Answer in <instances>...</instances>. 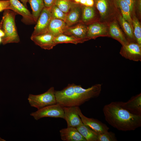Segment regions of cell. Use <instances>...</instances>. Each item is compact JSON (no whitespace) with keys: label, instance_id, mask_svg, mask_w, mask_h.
<instances>
[{"label":"cell","instance_id":"cell-1","mask_svg":"<svg viewBox=\"0 0 141 141\" xmlns=\"http://www.w3.org/2000/svg\"><path fill=\"white\" fill-rule=\"evenodd\" d=\"M103 110L106 121L119 130L133 131L141 126V115L130 113L124 107L122 102H112Z\"/></svg>","mask_w":141,"mask_h":141},{"label":"cell","instance_id":"cell-2","mask_svg":"<svg viewBox=\"0 0 141 141\" xmlns=\"http://www.w3.org/2000/svg\"><path fill=\"white\" fill-rule=\"evenodd\" d=\"M102 84H95L87 89L74 83L69 84L60 91H55L56 103L62 107H79L90 99L98 97Z\"/></svg>","mask_w":141,"mask_h":141},{"label":"cell","instance_id":"cell-3","mask_svg":"<svg viewBox=\"0 0 141 141\" xmlns=\"http://www.w3.org/2000/svg\"><path fill=\"white\" fill-rule=\"evenodd\" d=\"M17 14L14 11L6 9L4 11L0 22V28L5 33L2 38L3 45L12 43H18L20 41L15 22V17Z\"/></svg>","mask_w":141,"mask_h":141},{"label":"cell","instance_id":"cell-4","mask_svg":"<svg viewBox=\"0 0 141 141\" xmlns=\"http://www.w3.org/2000/svg\"><path fill=\"white\" fill-rule=\"evenodd\" d=\"M100 21L108 24L116 19L119 13L117 0H94Z\"/></svg>","mask_w":141,"mask_h":141},{"label":"cell","instance_id":"cell-5","mask_svg":"<svg viewBox=\"0 0 141 141\" xmlns=\"http://www.w3.org/2000/svg\"><path fill=\"white\" fill-rule=\"evenodd\" d=\"M55 90L53 87L41 94L34 95L30 94L28 100L31 106L38 110L46 106L56 104Z\"/></svg>","mask_w":141,"mask_h":141},{"label":"cell","instance_id":"cell-6","mask_svg":"<svg viewBox=\"0 0 141 141\" xmlns=\"http://www.w3.org/2000/svg\"><path fill=\"white\" fill-rule=\"evenodd\" d=\"M30 115L36 120L45 117L60 118L64 119L62 107L56 103L49 105L31 113Z\"/></svg>","mask_w":141,"mask_h":141},{"label":"cell","instance_id":"cell-7","mask_svg":"<svg viewBox=\"0 0 141 141\" xmlns=\"http://www.w3.org/2000/svg\"><path fill=\"white\" fill-rule=\"evenodd\" d=\"M87 25L86 38L88 40L100 37H110L108 24L100 21L91 22Z\"/></svg>","mask_w":141,"mask_h":141},{"label":"cell","instance_id":"cell-8","mask_svg":"<svg viewBox=\"0 0 141 141\" xmlns=\"http://www.w3.org/2000/svg\"><path fill=\"white\" fill-rule=\"evenodd\" d=\"M52 19L50 8L45 7L39 16L32 35H37L47 33Z\"/></svg>","mask_w":141,"mask_h":141},{"label":"cell","instance_id":"cell-9","mask_svg":"<svg viewBox=\"0 0 141 141\" xmlns=\"http://www.w3.org/2000/svg\"><path fill=\"white\" fill-rule=\"evenodd\" d=\"M10 3V10L22 16V22L26 25L36 24L33 15L23 3L18 0H9Z\"/></svg>","mask_w":141,"mask_h":141},{"label":"cell","instance_id":"cell-10","mask_svg":"<svg viewBox=\"0 0 141 141\" xmlns=\"http://www.w3.org/2000/svg\"><path fill=\"white\" fill-rule=\"evenodd\" d=\"M119 53L122 56L130 60L141 61V45L136 42H130L122 46Z\"/></svg>","mask_w":141,"mask_h":141},{"label":"cell","instance_id":"cell-11","mask_svg":"<svg viewBox=\"0 0 141 141\" xmlns=\"http://www.w3.org/2000/svg\"><path fill=\"white\" fill-rule=\"evenodd\" d=\"M76 109L77 113L83 124L98 133L108 131L109 128L105 124L97 119L85 116L82 113L79 107H77Z\"/></svg>","mask_w":141,"mask_h":141},{"label":"cell","instance_id":"cell-12","mask_svg":"<svg viewBox=\"0 0 141 141\" xmlns=\"http://www.w3.org/2000/svg\"><path fill=\"white\" fill-rule=\"evenodd\" d=\"M55 37L49 33L31 35V39L36 45L45 50L52 49L56 45L54 41Z\"/></svg>","mask_w":141,"mask_h":141},{"label":"cell","instance_id":"cell-13","mask_svg":"<svg viewBox=\"0 0 141 141\" xmlns=\"http://www.w3.org/2000/svg\"><path fill=\"white\" fill-rule=\"evenodd\" d=\"M108 26L110 37L117 40L122 46L125 45L130 42L121 28L116 19L109 23Z\"/></svg>","mask_w":141,"mask_h":141},{"label":"cell","instance_id":"cell-14","mask_svg":"<svg viewBox=\"0 0 141 141\" xmlns=\"http://www.w3.org/2000/svg\"><path fill=\"white\" fill-rule=\"evenodd\" d=\"M76 107H62L64 112V119L67 123V127L76 128L83 124L77 113Z\"/></svg>","mask_w":141,"mask_h":141},{"label":"cell","instance_id":"cell-15","mask_svg":"<svg viewBox=\"0 0 141 141\" xmlns=\"http://www.w3.org/2000/svg\"><path fill=\"white\" fill-rule=\"evenodd\" d=\"M81 5L73 1L70 8L67 14L65 22L67 26H71L81 22Z\"/></svg>","mask_w":141,"mask_h":141},{"label":"cell","instance_id":"cell-16","mask_svg":"<svg viewBox=\"0 0 141 141\" xmlns=\"http://www.w3.org/2000/svg\"><path fill=\"white\" fill-rule=\"evenodd\" d=\"M87 25L82 22L74 26L68 27L63 34L82 39L86 41L88 40L86 38Z\"/></svg>","mask_w":141,"mask_h":141},{"label":"cell","instance_id":"cell-17","mask_svg":"<svg viewBox=\"0 0 141 141\" xmlns=\"http://www.w3.org/2000/svg\"><path fill=\"white\" fill-rule=\"evenodd\" d=\"M81 22L87 25L94 21H100L99 15L94 6L90 7L81 5Z\"/></svg>","mask_w":141,"mask_h":141},{"label":"cell","instance_id":"cell-18","mask_svg":"<svg viewBox=\"0 0 141 141\" xmlns=\"http://www.w3.org/2000/svg\"><path fill=\"white\" fill-rule=\"evenodd\" d=\"M61 139L64 141H86L77 128L67 127L60 131Z\"/></svg>","mask_w":141,"mask_h":141},{"label":"cell","instance_id":"cell-19","mask_svg":"<svg viewBox=\"0 0 141 141\" xmlns=\"http://www.w3.org/2000/svg\"><path fill=\"white\" fill-rule=\"evenodd\" d=\"M124 107L132 114L141 115V93L132 97L126 102H123Z\"/></svg>","mask_w":141,"mask_h":141},{"label":"cell","instance_id":"cell-20","mask_svg":"<svg viewBox=\"0 0 141 141\" xmlns=\"http://www.w3.org/2000/svg\"><path fill=\"white\" fill-rule=\"evenodd\" d=\"M68 27L64 21L52 18L49 25L47 33H50L55 37L63 34Z\"/></svg>","mask_w":141,"mask_h":141},{"label":"cell","instance_id":"cell-21","mask_svg":"<svg viewBox=\"0 0 141 141\" xmlns=\"http://www.w3.org/2000/svg\"><path fill=\"white\" fill-rule=\"evenodd\" d=\"M116 19L129 41L136 42L133 34V27L124 18L120 13H119Z\"/></svg>","mask_w":141,"mask_h":141},{"label":"cell","instance_id":"cell-22","mask_svg":"<svg viewBox=\"0 0 141 141\" xmlns=\"http://www.w3.org/2000/svg\"><path fill=\"white\" fill-rule=\"evenodd\" d=\"M76 128L86 141H97L98 133L83 123Z\"/></svg>","mask_w":141,"mask_h":141},{"label":"cell","instance_id":"cell-23","mask_svg":"<svg viewBox=\"0 0 141 141\" xmlns=\"http://www.w3.org/2000/svg\"><path fill=\"white\" fill-rule=\"evenodd\" d=\"M54 41L56 45L58 44L63 43H70L77 44L83 43L86 41L84 39L63 34L55 37Z\"/></svg>","mask_w":141,"mask_h":141},{"label":"cell","instance_id":"cell-24","mask_svg":"<svg viewBox=\"0 0 141 141\" xmlns=\"http://www.w3.org/2000/svg\"><path fill=\"white\" fill-rule=\"evenodd\" d=\"M117 0L119 9L122 16L132 26V20L129 6L123 0Z\"/></svg>","mask_w":141,"mask_h":141},{"label":"cell","instance_id":"cell-25","mask_svg":"<svg viewBox=\"0 0 141 141\" xmlns=\"http://www.w3.org/2000/svg\"><path fill=\"white\" fill-rule=\"evenodd\" d=\"M32 10V14L36 23L39 16L45 7L44 0H28Z\"/></svg>","mask_w":141,"mask_h":141},{"label":"cell","instance_id":"cell-26","mask_svg":"<svg viewBox=\"0 0 141 141\" xmlns=\"http://www.w3.org/2000/svg\"><path fill=\"white\" fill-rule=\"evenodd\" d=\"M133 34L136 42L141 45V24L136 15L132 17Z\"/></svg>","mask_w":141,"mask_h":141},{"label":"cell","instance_id":"cell-27","mask_svg":"<svg viewBox=\"0 0 141 141\" xmlns=\"http://www.w3.org/2000/svg\"><path fill=\"white\" fill-rule=\"evenodd\" d=\"M50 10L52 18L62 20L65 22L67 14L62 11L55 4L50 8Z\"/></svg>","mask_w":141,"mask_h":141},{"label":"cell","instance_id":"cell-28","mask_svg":"<svg viewBox=\"0 0 141 141\" xmlns=\"http://www.w3.org/2000/svg\"><path fill=\"white\" fill-rule=\"evenodd\" d=\"M72 2L71 0H56L54 4L67 14L70 8Z\"/></svg>","mask_w":141,"mask_h":141},{"label":"cell","instance_id":"cell-29","mask_svg":"<svg viewBox=\"0 0 141 141\" xmlns=\"http://www.w3.org/2000/svg\"><path fill=\"white\" fill-rule=\"evenodd\" d=\"M117 141L114 133L108 131L101 133H98L97 141Z\"/></svg>","mask_w":141,"mask_h":141},{"label":"cell","instance_id":"cell-30","mask_svg":"<svg viewBox=\"0 0 141 141\" xmlns=\"http://www.w3.org/2000/svg\"><path fill=\"white\" fill-rule=\"evenodd\" d=\"M123 0L130 7L132 18L133 16L136 15L135 10V7L137 0Z\"/></svg>","mask_w":141,"mask_h":141},{"label":"cell","instance_id":"cell-31","mask_svg":"<svg viewBox=\"0 0 141 141\" xmlns=\"http://www.w3.org/2000/svg\"><path fill=\"white\" fill-rule=\"evenodd\" d=\"M10 9L9 0H0V12L6 9Z\"/></svg>","mask_w":141,"mask_h":141},{"label":"cell","instance_id":"cell-32","mask_svg":"<svg viewBox=\"0 0 141 141\" xmlns=\"http://www.w3.org/2000/svg\"><path fill=\"white\" fill-rule=\"evenodd\" d=\"M136 14L138 19H140L141 16V0H137L135 7Z\"/></svg>","mask_w":141,"mask_h":141},{"label":"cell","instance_id":"cell-33","mask_svg":"<svg viewBox=\"0 0 141 141\" xmlns=\"http://www.w3.org/2000/svg\"><path fill=\"white\" fill-rule=\"evenodd\" d=\"M45 7L50 8L54 5L56 0H44Z\"/></svg>","mask_w":141,"mask_h":141},{"label":"cell","instance_id":"cell-34","mask_svg":"<svg viewBox=\"0 0 141 141\" xmlns=\"http://www.w3.org/2000/svg\"><path fill=\"white\" fill-rule=\"evenodd\" d=\"M94 0H86L84 5L92 7L94 6Z\"/></svg>","mask_w":141,"mask_h":141},{"label":"cell","instance_id":"cell-35","mask_svg":"<svg viewBox=\"0 0 141 141\" xmlns=\"http://www.w3.org/2000/svg\"><path fill=\"white\" fill-rule=\"evenodd\" d=\"M22 2L24 6L27 8V3L28 2V0H20Z\"/></svg>","mask_w":141,"mask_h":141},{"label":"cell","instance_id":"cell-36","mask_svg":"<svg viewBox=\"0 0 141 141\" xmlns=\"http://www.w3.org/2000/svg\"><path fill=\"white\" fill-rule=\"evenodd\" d=\"M5 36V33L0 28V37L3 38Z\"/></svg>","mask_w":141,"mask_h":141},{"label":"cell","instance_id":"cell-37","mask_svg":"<svg viewBox=\"0 0 141 141\" xmlns=\"http://www.w3.org/2000/svg\"><path fill=\"white\" fill-rule=\"evenodd\" d=\"M73 0L74 1V2H75L79 4L80 0Z\"/></svg>","mask_w":141,"mask_h":141},{"label":"cell","instance_id":"cell-38","mask_svg":"<svg viewBox=\"0 0 141 141\" xmlns=\"http://www.w3.org/2000/svg\"><path fill=\"white\" fill-rule=\"evenodd\" d=\"M2 38L1 37H0V44L2 43Z\"/></svg>","mask_w":141,"mask_h":141},{"label":"cell","instance_id":"cell-39","mask_svg":"<svg viewBox=\"0 0 141 141\" xmlns=\"http://www.w3.org/2000/svg\"><path fill=\"white\" fill-rule=\"evenodd\" d=\"M0 140H3V139H2L1 138V139H0Z\"/></svg>","mask_w":141,"mask_h":141},{"label":"cell","instance_id":"cell-40","mask_svg":"<svg viewBox=\"0 0 141 141\" xmlns=\"http://www.w3.org/2000/svg\"></svg>","mask_w":141,"mask_h":141}]
</instances>
